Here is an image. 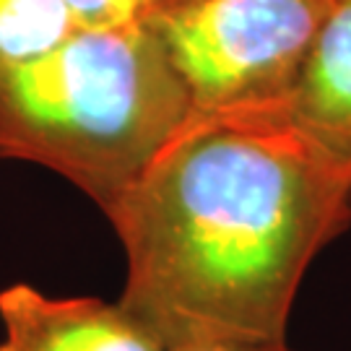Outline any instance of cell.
Instances as JSON below:
<instances>
[{
    "instance_id": "obj_5",
    "label": "cell",
    "mask_w": 351,
    "mask_h": 351,
    "mask_svg": "<svg viewBox=\"0 0 351 351\" xmlns=\"http://www.w3.org/2000/svg\"><path fill=\"white\" fill-rule=\"evenodd\" d=\"M271 114L351 175V0H330L297 84Z\"/></svg>"
},
{
    "instance_id": "obj_3",
    "label": "cell",
    "mask_w": 351,
    "mask_h": 351,
    "mask_svg": "<svg viewBox=\"0 0 351 351\" xmlns=\"http://www.w3.org/2000/svg\"><path fill=\"white\" fill-rule=\"evenodd\" d=\"M330 0H151L146 21L190 99V117L276 112Z\"/></svg>"
},
{
    "instance_id": "obj_1",
    "label": "cell",
    "mask_w": 351,
    "mask_h": 351,
    "mask_svg": "<svg viewBox=\"0 0 351 351\" xmlns=\"http://www.w3.org/2000/svg\"><path fill=\"white\" fill-rule=\"evenodd\" d=\"M107 219L117 302L167 351L284 346L307 268L351 226V175L271 112L190 117Z\"/></svg>"
},
{
    "instance_id": "obj_7",
    "label": "cell",
    "mask_w": 351,
    "mask_h": 351,
    "mask_svg": "<svg viewBox=\"0 0 351 351\" xmlns=\"http://www.w3.org/2000/svg\"><path fill=\"white\" fill-rule=\"evenodd\" d=\"M71 13L75 29L110 32L133 29L146 21L151 0H60Z\"/></svg>"
},
{
    "instance_id": "obj_6",
    "label": "cell",
    "mask_w": 351,
    "mask_h": 351,
    "mask_svg": "<svg viewBox=\"0 0 351 351\" xmlns=\"http://www.w3.org/2000/svg\"><path fill=\"white\" fill-rule=\"evenodd\" d=\"M73 32L60 0H0V63L34 58Z\"/></svg>"
},
{
    "instance_id": "obj_4",
    "label": "cell",
    "mask_w": 351,
    "mask_h": 351,
    "mask_svg": "<svg viewBox=\"0 0 351 351\" xmlns=\"http://www.w3.org/2000/svg\"><path fill=\"white\" fill-rule=\"evenodd\" d=\"M0 351H167L120 302L52 297L32 284L0 291Z\"/></svg>"
},
{
    "instance_id": "obj_2",
    "label": "cell",
    "mask_w": 351,
    "mask_h": 351,
    "mask_svg": "<svg viewBox=\"0 0 351 351\" xmlns=\"http://www.w3.org/2000/svg\"><path fill=\"white\" fill-rule=\"evenodd\" d=\"M190 114L146 24L75 29L34 58L0 63V159L58 172L104 216Z\"/></svg>"
},
{
    "instance_id": "obj_8",
    "label": "cell",
    "mask_w": 351,
    "mask_h": 351,
    "mask_svg": "<svg viewBox=\"0 0 351 351\" xmlns=\"http://www.w3.org/2000/svg\"><path fill=\"white\" fill-rule=\"evenodd\" d=\"M185 351H294V349H289V343H284V346H261V349H245V346H201V349H185Z\"/></svg>"
}]
</instances>
